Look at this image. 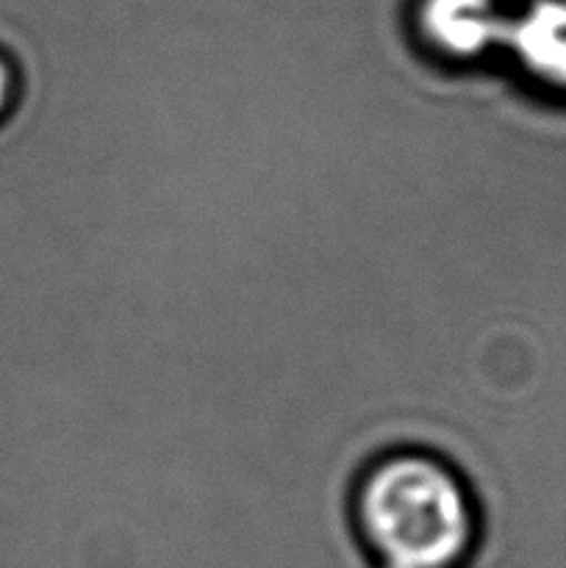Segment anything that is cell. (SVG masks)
Wrapping results in <instances>:
<instances>
[{
  "label": "cell",
  "instance_id": "1",
  "mask_svg": "<svg viewBox=\"0 0 566 568\" xmlns=\"http://www.w3.org/2000/svg\"><path fill=\"white\" fill-rule=\"evenodd\" d=\"M350 503L377 568H464L481 538L475 488L427 447H394L361 466Z\"/></svg>",
  "mask_w": 566,
  "mask_h": 568
},
{
  "label": "cell",
  "instance_id": "2",
  "mask_svg": "<svg viewBox=\"0 0 566 568\" xmlns=\"http://www.w3.org/2000/svg\"><path fill=\"white\" fill-rule=\"evenodd\" d=\"M420 28L425 42L447 59L477 53L486 44L488 11L483 0H422Z\"/></svg>",
  "mask_w": 566,
  "mask_h": 568
},
{
  "label": "cell",
  "instance_id": "3",
  "mask_svg": "<svg viewBox=\"0 0 566 568\" xmlns=\"http://www.w3.org/2000/svg\"><path fill=\"white\" fill-rule=\"evenodd\" d=\"M20 98H22L20 70H17L14 61L9 59V53L0 50V128L11 120Z\"/></svg>",
  "mask_w": 566,
  "mask_h": 568
}]
</instances>
